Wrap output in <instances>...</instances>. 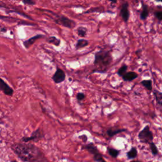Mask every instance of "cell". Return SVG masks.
<instances>
[{"instance_id": "cell-29", "label": "cell", "mask_w": 162, "mask_h": 162, "mask_svg": "<svg viewBox=\"0 0 162 162\" xmlns=\"http://www.w3.org/2000/svg\"><path fill=\"white\" fill-rule=\"evenodd\" d=\"M156 2H162V0H155Z\"/></svg>"}, {"instance_id": "cell-26", "label": "cell", "mask_w": 162, "mask_h": 162, "mask_svg": "<svg viewBox=\"0 0 162 162\" xmlns=\"http://www.w3.org/2000/svg\"><path fill=\"white\" fill-rule=\"evenodd\" d=\"M7 28L3 25H0V33H6L7 32Z\"/></svg>"}, {"instance_id": "cell-24", "label": "cell", "mask_w": 162, "mask_h": 162, "mask_svg": "<svg viewBox=\"0 0 162 162\" xmlns=\"http://www.w3.org/2000/svg\"><path fill=\"white\" fill-rule=\"evenodd\" d=\"M22 1L24 5H31V6H32V5H34L36 4V2L34 0H22Z\"/></svg>"}, {"instance_id": "cell-16", "label": "cell", "mask_w": 162, "mask_h": 162, "mask_svg": "<svg viewBox=\"0 0 162 162\" xmlns=\"http://www.w3.org/2000/svg\"><path fill=\"white\" fill-rule=\"evenodd\" d=\"M87 28L83 26H80L77 29V33L78 36L81 37V38H85L87 34Z\"/></svg>"}, {"instance_id": "cell-27", "label": "cell", "mask_w": 162, "mask_h": 162, "mask_svg": "<svg viewBox=\"0 0 162 162\" xmlns=\"http://www.w3.org/2000/svg\"><path fill=\"white\" fill-rule=\"evenodd\" d=\"M79 138H80L81 140L84 142V143H86V142H87V136L86 135H82V136H79Z\"/></svg>"}, {"instance_id": "cell-21", "label": "cell", "mask_w": 162, "mask_h": 162, "mask_svg": "<svg viewBox=\"0 0 162 162\" xmlns=\"http://www.w3.org/2000/svg\"><path fill=\"white\" fill-rule=\"evenodd\" d=\"M127 68L128 67L126 65H122V66L120 68V69H118L117 73L119 76L122 77L123 76L125 73L127 72Z\"/></svg>"}, {"instance_id": "cell-32", "label": "cell", "mask_w": 162, "mask_h": 162, "mask_svg": "<svg viewBox=\"0 0 162 162\" xmlns=\"http://www.w3.org/2000/svg\"><path fill=\"white\" fill-rule=\"evenodd\" d=\"M137 161V162H141V161Z\"/></svg>"}, {"instance_id": "cell-31", "label": "cell", "mask_w": 162, "mask_h": 162, "mask_svg": "<svg viewBox=\"0 0 162 162\" xmlns=\"http://www.w3.org/2000/svg\"><path fill=\"white\" fill-rule=\"evenodd\" d=\"M130 162H137L136 161H134V160H132V161H131Z\"/></svg>"}, {"instance_id": "cell-28", "label": "cell", "mask_w": 162, "mask_h": 162, "mask_svg": "<svg viewBox=\"0 0 162 162\" xmlns=\"http://www.w3.org/2000/svg\"><path fill=\"white\" fill-rule=\"evenodd\" d=\"M110 2L112 3V4H116L117 3V0H108Z\"/></svg>"}, {"instance_id": "cell-10", "label": "cell", "mask_w": 162, "mask_h": 162, "mask_svg": "<svg viewBox=\"0 0 162 162\" xmlns=\"http://www.w3.org/2000/svg\"><path fill=\"white\" fill-rule=\"evenodd\" d=\"M42 37H43L42 35L38 34L34 37H32V38H30V39H27V41H24L23 44H24V47L25 48H27V49H28V48H29L34 43V42L36 41V40H38V39L42 38Z\"/></svg>"}, {"instance_id": "cell-18", "label": "cell", "mask_w": 162, "mask_h": 162, "mask_svg": "<svg viewBox=\"0 0 162 162\" xmlns=\"http://www.w3.org/2000/svg\"><path fill=\"white\" fill-rule=\"evenodd\" d=\"M138 155V151L136 147H133L130 149V151L127 152V156L129 159H134L135 158L136 156Z\"/></svg>"}, {"instance_id": "cell-20", "label": "cell", "mask_w": 162, "mask_h": 162, "mask_svg": "<svg viewBox=\"0 0 162 162\" xmlns=\"http://www.w3.org/2000/svg\"><path fill=\"white\" fill-rule=\"evenodd\" d=\"M141 84L143 85L144 87H146L148 91H152V82L151 80H143L141 81Z\"/></svg>"}, {"instance_id": "cell-3", "label": "cell", "mask_w": 162, "mask_h": 162, "mask_svg": "<svg viewBox=\"0 0 162 162\" xmlns=\"http://www.w3.org/2000/svg\"><path fill=\"white\" fill-rule=\"evenodd\" d=\"M138 138L139 141L142 143L150 144L153 140V134L150 130L149 126H145L143 129L139 133Z\"/></svg>"}, {"instance_id": "cell-4", "label": "cell", "mask_w": 162, "mask_h": 162, "mask_svg": "<svg viewBox=\"0 0 162 162\" xmlns=\"http://www.w3.org/2000/svg\"><path fill=\"white\" fill-rule=\"evenodd\" d=\"M84 148L87 151H89L91 154L93 156L94 160L96 162H106L103 158V156L98 151V148L93 143L87 144L84 146Z\"/></svg>"}, {"instance_id": "cell-14", "label": "cell", "mask_w": 162, "mask_h": 162, "mask_svg": "<svg viewBox=\"0 0 162 162\" xmlns=\"http://www.w3.org/2000/svg\"><path fill=\"white\" fill-rule=\"evenodd\" d=\"M89 43V41H87V39H79V40H77V43L75 44L76 50H79L81 49V48L86 47L87 46H88Z\"/></svg>"}, {"instance_id": "cell-11", "label": "cell", "mask_w": 162, "mask_h": 162, "mask_svg": "<svg viewBox=\"0 0 162 162\" xmlns=\"http://www.w3.org/2000/svg\"><path fill=\"white\" fill-rule=\"evenodd\" d=\"M149 11L148 6L146 4L142 3V11L140 13V19L141 20H145L149 16Z\"/></svg>"}, {"instance_id": "cell-1", "label": "cell", "mask_w": 162, "mask_h": 162, "mask_svg": "<svg viewBox=\"0 0 162 162\" xmlns=\"http://www.w3.org/2000/svg\"><path fill=\"white\" fill-rule=\"evenodd\" d=\"M13 152L25 162H43L44 156L38 147L31 144L16 143L11 146Z\"/></svg>"}, {"instance_id": "cell-12", "label": "cell", "mask_w": 162, "mask_h": 162, "mask_svg": "<svg viewBox=\"0 0 162 162\" xmlns=\"http://www.w3.org/2000/svg\"><path fill=\"white\" fill-rule=\"evenodd\" d=\"M153 94H154L156 104H157L159 109L162 112V93L158 91L157 90H154Z\"/></svg>"}, {"instance_id": "cell-7", "label": "cell", "mask_w": 162, "mask_h": 162, "mask_svg": "<svg viewBox=\"0 0 162 162\" xmlns=\"http://www.w3.org/2000/svg\"><path fill=\"white\" fill-rule=\"evenodd\" d=\"M129 4L128 2H125L123 3L120 9V15L124 22L127 23L130 18V11L129 10Z\"/></svg>"}, {"instance_id": "cell-19", "label": "cell", "mask_w": 162, "mask_h": 162, "mask_svg": "<svg viewBox=\"0 0 162 162\" xmlns=\"http://www.w3.org/2000/svg\"><path fill=\"white\" fill-rule=\"evenodd\" d=\"M107 150L109 155L111 156H112L113 158H116L119 155V153H120V151L119 150L114 148H111V147H108Z\"/></svg>"}, {"instance_id": "cell-15", "label": "cell", "mask_w": 162, "mask_h": 162, "mask_svg": "<svg viewBox=\"0 0 162 162\" xmlns=\"http://www.w3.org/2000/svg\"><path fill=\"white\" fill-rule=\"evenodd\" d=\"M126 129H108L106 131V134L107 135L109 136V137H113V136H114L116 134H118L119 133H121V132H123L124 131H126Z\"/></svg>"}, {"instance_id": "cell-25", "label": "cell", "mask_w": 162, "mask_h": 162, "mask_svg": "<svg viewBox=\"0 0 162 162\" xmlns=\"http://www.w3.org/2000/svg\"><path fill=\"white\" fill-rule=\"evenodd\" d=\"M86 97V96L84 93H78L77 95V99L78 101H82L83 100V99Z\"/></svg>"}, {"instance_id": "cell-8", "label": "cell", "mask_w": 162, "mask_h": 162, "mask_svg": "<svg viewBox=\"0 0 162 162\" xmlns=\"http://www.w3.org/2000/svg\"><path fill=\"white\" fill-rule=\"evenodd\" d=\"M65 77H66V75H65L63 70L57 68L55 73L53 75L52 79L56 84H60L65 80Z\"/></svg>"}, {"instance_id": "cell-13", "label": "cell", "mask_w": 162, "mask_h": 162, "mask_svg": "<svg viewBox=\"0 0 162 162\" xmlns=\"http://www.w3.org/2000/svg\"><path fill=\"white\" fill-rule=\"evenodd\" d=\"M138 77L137 73L134 72H126L122 76V79L124 81H132L134 80Z\"/></svg>"}, {"instance_id": "cell-17", "label": "cell", "mask_w": 162, "mask_h": 162, "mask_svg": "<svg viewBox=\"0 0 162 162\" xmlns=\"http://www.w3.org/2000/svg\"><path fill=\"white\" fill-rule=\"evenodd\" d=\"M48 42L50 44H53L56 46H59L61 44V40L55 36H51L48 39Z\"/></svg>"}, {"instance_id": "cell-22", "label": "cell", "mask_w": 162, "mask_h": 162, "mask_svg": "<svg viewBox=\"0 0 162 162\" xmlns=\"http://www.w3.org/2000/svg\"><path fill=\"white\" fill-rule=\"evenodd\" d=\"M149 146H150V149H151V151L152 154L154 156L157 155L158 153V150L157 147H156V144L153 143V142H151V143L149 144Z\"/></svg>"}, {"instance_id": "cell-6", "label": "cell", "mask_w": 162, "mask_h": 162, "mask_svg": "<svg viewBox=\"0 0 162 162\" xmlns=\"http://www.w3.org/2000/svg\"><path fill=\"white\" fill-rule=\"evenodd\" d=\"M55 22L56 24L61 25L65 27L69 28V29H72L76 25V23L74 20H73L68 18L64 15L58 17V18L55 20Z\"/></svg>"}, {"instance_id": "cell-5", "label": "cell", "mask_w": 162, "mask_h": 162, "mask_svg": "<svg viewBox=\"0 0 162 162\" xmlns=\"http://www.w3.org/2000/svg\"><path fill=\"white\" fill-rule=\"evenodd\" d=\"M44 134L42 130L40 129H37L35 131L32 133L30 137H23L21 139V141L24 143H29L30 141L33 142H38L40 141L42 138H43Z\"/></svg>"}, {"instance_id": "cell-30", "label": "cell", "mask_w": 162, "mask_h": 162, "mask_svg": "<svg viewBox=\"0 0 162 162\" xmlns=\"http://www.w3.org/2000/svg\"><path fill=\"white\" fill-rule=\"evenodd\" d=\"M10 162H17V161H15V160H12V161H11Z\"/></svg>"}, {"instance_id": "cell-23", "label": "cell", "mask_w": 162, "mask_h": 162, "mask_svg": "<svg viewBox=\"0 0 162 162\" xmlns=\"http://www.w3.org/2000/svg\"><path fill=\"white\" fill-rule=\"evenodd\" d=\"M155 17L160 22L162 21V11H158L154 13Z\"/></svg>"}, {"instance_id": "cell-2", "label": "cell", "mask_w": 162, "mask_h": 162, "mask_svg": "<svg viewBox=\"0 0 162 162\" xmlns=\"http://www.w3.org/2000/svg\"><path fill=\"white\" fill-rule=\"evenodd\" d=\"M112 60L113 58L110 51L101 50L95 53L94 64L101 69L104 68L106 69L112 63Z\"/></svg>"}, {"instance_id": "cell-9", "label": "cell", "mask_w": 162, "mask_h": 162, "mask_svg": "<svg viewBox=\"0 0 162 162\" xmlns=\"http://www.w3.org/2000/svg\"><path fill=\"white\" fill-rule=\"evenodd\" d=\"M0 91L3 93L5 95L11 96L13 95V90L12 87L9 86L2 79L0 78Z\"/></svg>"}]
</instances>
